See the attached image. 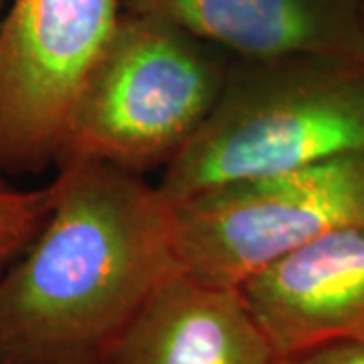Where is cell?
I'll list each match as a JSON object with an SVG mask.
<instances>
[{
	"label": "cell",
	"instance_id": "obj_3",
	"mask_svg": "<svg viewBox=\"0 0 364 364\" xmlns=\"http://www.w3.org/2000/svg\"><path fill=\"white\" fill-rule=\"evenodd\" d=\"M231 61L181 26L122 11L83 79L55 166L166 168L215 107Z\"/></svg>",
	"mask_w": 364,
	"mask_h": 364
},
{
	"label": "cell",
	"instance_id": "obj_9",
	"mask_svg": "<svg viewBox=\"0 0 364 364\" xmlns=\"http://www.w3.org/2000/svg\"><path fill=\"white\" fill-rule=\"evenodd\" d=\"M53 205L51 186L16 188L0 174V273L39 235Z\"/></svg>",
	"mask_w": 364,
	"mask_h": 364
},
{
	"label": "cell",
	"instance_id": "obj_4",
	"mask_svg": "<svg viewBox=\"0 0 364 364\" xmlns=\"http://www.w3.org/2000/svg\"><path fill=\"white\" fill-rule=\"evenodd\" d=\"M364 225V150L174 200L182 275L239 287L294 249Z\"/></svg>",
	"mask_w": 364,
	"mask_h": 364
},
{
	"label": "cell",
	"instance_id": "obj_6",
	"mask_svg": "<svg viewBox=\"0 0 364 364\" xmlns=\"http://www.w3.org/2000/svg\"><path fill=\"white\" fill-rule=\"evenodd\" d=\"M275 358L364 338V225L326 233L239 286Z\"/></svg>",
	"mask_w": 364,
	"mask_h": 364
},
{
	"label": "cell",
	"instance_id": "obj_10",
	"mask_svg": "<svg viewBox=\"0 0 364 364\" xmlns=\"http://www.w3.org/2000/svg\"><path fill=\"white\" fill-rule=\"evenodd\" d=\"M275 364H364V338H342L275 358Z\"/></svg>",
	"mask_w": 364,
	"mask_h": 364
},
{
	"label": "cell",
	"instance_id": "obj_12",
	"mask_svg": "<svg viewBox=\"0 0 364 364\" xmlns=\"http://www.w3.org/2000/svg\"><path fill=\"white\" fill-rule=\"evenodd\" d=\"M0 364H13V363H0Z\"/></svg>",
	"mask_w": 364,
	"mask_h": 364
},
{
	"label": "cell",
	"instance_id": "obj_7",
	"mask_svg": "<svg viewBox=\"0 0 364 364\" xmlns=\"http://www.w3.org/2000/svg\"><path fill=\"white\" fill-rule=\"evenodd\" d=\"M233 57L289 53L364 55V0H119Z\"/></svg>",
	"mask_w": 364,
	"mask_h": 364
},
{
	"label": "cell",
	"instance_id": "obj_8",
	"mask_svg": "<svg viewBox=\"0 0 364 364\" xmlns=\"http://www.w3.org/2000/svg\"><path fill=\"white\" fill-rule=\"evenodd\" d=\"M102 364H275L272 344L239 287L172 275Z\"/></svg>",
	"mask_w": 364,
	"mask_h": 364
},
{
	"label": "cell",
	"instance_id": "obj_1",
	"mask_svg": "<svg viewBox=\"0 0 364 364\" xmlns=\"http://www.w3.org/2000/svg\"><path fill=\"white\" fill-rule=\"evenodd\" d=\"M49 186L47 221L0 273V363L102 364L181 273L174 200L100 162L59 166Z\"/></svg>",
	"mask_w": 364,
	"mask_h": 364
},
{
	"label": "cell",
	"instance_id": "obj_11",
	"mask_svg": "<svg viewBox=\"0 0 364 364\" xmlns=\"http://www.w3.org/2000/svg\"><path fill=\"white\" fill-rule=\"evenodd\" d=\"M4 4H6V0H0V18H2V9H4Z\"/></svg>",
	"mask_w": 364,
	"mask_h": 364
},
{
	"label": "cell",
	"instance_id": "obj_5",
	"mask_svg": "<svg viewBox=\"0 0 364 364\" xmlns=\"http://www.w3.org/2000/svg\"><path fill=\"white\" fill-rule=\"evenodd\" d=\"M119 0H11L0 18V174L55 166Z\"/></svg>",
	"mask_w": 364,
	"mask_h": 364
},
{
	"label": "cell",
	"instance_id": "obj_2",
	"mask_svg": "<svg viewBox=\"0 0 364 364\" xmlns=\"http://www.w3.org/2000/svg\"><path fill=\"white\" fill-rule=\"evenodd\" d=\"M358 150H364V55L233 57L217 104L158 186L172 200H184L227 182Z\"/></svg>",
	"mask_w": 364,
	"mask_h": 364
}]
</instances>
